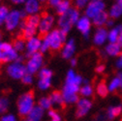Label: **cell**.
Listing matches in <instances>:
<instances>
[{"instance_id": "6da1fadb", "label": "cell", "mask_w": 122, "mask_h": 121, "mask_svg": "<svg viewBox=\"0 0 122 121\" xmlns=\"http://www.w3.org/2000/svg\"><path fill=\"white\" fill-rule=\"evenodd\" d=\"M82 81V78L79 75H76L73 70L68 72L65 84L62 89L65 104H76L79 101V93Z\"/></svg>"}, {"instance_id": "7a4b0ae2", "label": "cell", "mask_w": 122, "mask_h": 121, "mask_svg": "<svg viewBox=\"0 0 122 121\" xmlns=\"http://www.w3.org/2000/svg\"><path fill=\"white\" fill-rule=\"evenodd\" d=\"M40 20H41V16L39 14L26 16L20 24L21 38L26 41L30 38L34 37L36 35Z\"/></svg>"}, {"instance_id": "3957f363", "label": "cell", "mask_w": 122, "mask_h": 121, "mask_svg": "<svg viewBox=\"0 0 122 121\" xmlns=\"http://www.w3.org/2000/svg\"><path fill=\"white\" fill-rule=\"evenodd\" d=\"M67 32L62 29H54L51 31L46 38L49 42V48L52 51H58L63 49V45L66 41Z\"/></svg>"}, {"instance_id": "277c9868", "label": "cell", "mask_w": 122, "mask_h": 121, "mask_svg": "<svg viewBox=\"0 0 122 121\" xmlns=\"http://www.w3.org/2000/svg\"><path fill=\"white\" fill-rule=\"evenodd\" d=\"M18 111L20 116H27L34 107H35V99L32 91H28L20 95L17 102Z\"/></svg>"}, {"instance_id": "5b68a950", "label": "cell", "mask_w": 122, "mask_h": 121, "mask_svg": "<svg viewBox=\"0 0 122 121\" xmlns=\"http://www.w3.org/2000/svg\"><path fill=\"white\" fill-rule=\"evenodd\" d=\"M80 13L77 8H70L65 14L62 16H59L58 19V24L60 26V29L64 30L65 32L68 33V31L71 29V27L77 23L79 20Z\"/></svg>"}, {"instance_id": "8992f818", "label": "cell", "mask_w": 122, "mask_h": 121, "mask_svg": "<svg viewBox=\"0 0 122 121\" xmlns=\"http://www.w3.org/2000/svg\"><path fill=\"white\" fill-rule=\"evenodd\" d=\"M25 12H20L19 10H13L9 11L8 16L6 18V20L4 22L6 29L9 31H13V30L17 29L22 22V19L25 18Z\"/></svg>"}, {"instance_id": "52a82bcc", "label": "cell", "mask_w": 122, "mask_h": 121, "mask_svg": "<svg viewBox=\"0 0 122 121\" xmlns=\"http://www.w3.org/2000/svg\"><path fill=\"white\" fill-rule=\"evenodd\" d=\"M0 50H1L2 59L1 62L11 63L17 61L20 58L19 52L13 48V45L7 42H0Z\"/></svg>"}, {"instance_id": "ba28073f", "label": "cell", "mask_w": 122, "mask_h": 121, "mask_svg": "<svg viewBox=\"0 0 122 121\" xmlns=\"http://www.w3.org/2000/svg\"><path fill=\"white\" fill-rule=\"evenodd\" d=\"M43 61H44V58H43V53L41 51H38V52H35L31 55H29V58L25 64L27 73L34 75L37 72H39L42 68Z\"/></svg>"}, {"instance_id": "9c48e42d", "label": "cell", "mask_w": 122, "mask_h": 121, "mask_svg": "<svg viewBox=\"0 0 122 121\" xmlns=\"http://www.w3.org/2000/svg\"><path fill=\"white\" fill-rule=\"evenodd\" d=\"M26 73V66L22 63V61L11 62L7 67L8 76L14 80H21V78Z\"/></svg>"}, {"instance_id": "30bf717a", "label": "cell", "mask_w": 122, "mask_h": 121, "mask_svg": "<svg viewBox=\"0 0 122 121\" xmlns=\"http://www.w3.org/2000/svg\"><path fill=\"white\" fill-rule=\"evenodd\" d=\"M54 22V18L51 16V15L46 13L43 14L41 16V20L38 26V31H39V37L40 38H45L50 32L51 29L53 25Z\"/></svg>"}, {"instance_id": "8fae6325", "label": "cell", "mask_w": 122, "mask_h": 121, "mask_svg": "<svg viewBox=\"0 0 122 121\" xmlns=\"http://www.w3.org/2000/svg\"><path fill=\"white\" fill-rule=\"evenodd\" d=\"M105 9V3L103 0H91L86 7L85 15L87 18L93 19L97 14L101 13Z\"/></svg>"}, {"instance_id": "7c38bea8", "label": "cell", "mask_w": 122, "mask_h": 121, "mask_svg": "<svg viewBox=\"0 0 122 121\" xmlns=\"http://www.w3.org/2000/svg\"><path fill=\"white\" fill-rule=\"evenodd\" d=\"M92 108V102L87 98H82V99H79V101L77 102V111H76V115L77 117L81 118L85 116L89 111Z\"/></svg>"}, {"instance_id": "4fadbf2b", "label": "cell", "mask_w": 122, "mask_h": 121, "mask_svg": "<svg viewBox=\"0 0 122 121\" xmlns=\"http://www.w3.org/2000/svg\"><path fill=\"white\" fill-rule=\"evenodd\" d=\"M41 46H42V38H40L39 36H34L32 38H30L28 40H26V54L29 56L35 52L40 51L41 50Z\"/></svg>"}, {"instance_id": "5bb4252c", "label": "cell", "mask_w": 122, "mask_h": 121, "mask_svg": "<svg viewBox=\"0 0 122 121\" xmlns=\"http://www.w3.org/2000/svg\"><path fill=\"white\" fill-rule=\"evenodd\" d=\"M41 10V2L39 0H27L24 3V12L27 16L36 15Z\"/></svg>"}, {"instance_id": "9a60e30c", "label": "cell", "mask_w": 122, "mask_h": 121, "mask_svg": "<svg viewBox=\"0 0 122 121\" xmlns=\"http://www.w3.org/2000/svg\"><path fill=\"white\" fill-rule=\"evenodd\" d=\"M44 112H45V111L41 107L35 106V107L30 111V112L27 114L26 120L27 121H40L44 116Z\"/></svg>"}, {"instance_id": "2e32d148", "label": "cell", "mask_w": 122, "mask_h": 121, "mask_svg": "<svg viewBox=\"0 0 122 121\" xmlns=\"http://www.w3.org/2000/svg\"><path fill=\"white\" fill-rule=\"evenodd\" d=\"M75 49H76V45H75V41L73 39L69 40L66 44L65 46L63 47L62 49V52H61V55L64 59H70L74 52H75Z\"/></svg>"}, {"instance_id": "e0dca14e", "label": "cell", "mask_w": 122, "mask_h": 121, "mask_svg": "<svg viewBox=\"0 0 122 121\" xmlns=\"http://www.w3.org/2000/svg\"><path fill=\"white\" fill-rule=\"evenodd\" d=\"M110 19V15L109 13H107L105 10L102 11L101 13L97 14L96 16L92 19L93 20V24L97 27H103L105 24H107V22H108Z\"/></svg>"}, {"instance_id": "ac0fdd59", "label": "cell", "mask_w": 122, "mask_h": 121, "mask_svg": "<svg viewBox=\"0 0 122 121\" xmlns=\"http://www.w3.org/2000/svg\"><path fill=\"white\" fill-rule=\"evenodd\" d=\"M51 100V104L52 107H56V108H63L65 106V101L62 95V92L60 91H53L51 96H50Z\"/></svg>"}, {"instance_id": "d6986e66", "label": "cell", "mask_w": 122, "mask_h": 121, "mask_svg": "<svg viewBox=\"0 0 122 121\" xmlns=\"http://www.w3.org/2000/svg\"><path fill=\"white\" fill-rule=\"evenodd\" d=\"M90 20H89V18H87L86 16L85 17H82L81 18L78 22H77V26H78V29L85 36L87 37L88 36V32H89V29H90Z\"/></svg>"}, {"instance_id": "ffe728a7", "label": "cell", "mask_w": 122, "mask_h": 121, "mask_svg": "<svg viewBox=\"0 0 122 121\" xmlns=\"http://www.w3.org/2000/svg\"><path fill=\"white\" fill-rule=\"evenodd\" d=\"M122 113V106L121 105H115V106H112L108 109V111H106V115H107V119L108 120H112L115 117L119 116Z\"/></svg>"}, {"instance_id": "44dd1931", "label": "cell", "mask_w": 122, "mask_h": 121, "mask_svg": "<svg viewBox=\"0 0 122 121\" xmlns=\"http://www.w3.org/2000/svg\"><path fill=\"white\" fill-rule=\"evenodd\" d=\"M108 38V32H107V29L104 27H99L97 29V31L94 35V43L98 46L104 44L105 41Z\"/></svg>"}, {"instance_id": "7402d4cb", "label": "cell", "mask_w": 122, "mask_h": 121, "mask_svg": "<svg viewBox=\"0 0 122 121\" xmlns=\"http://www.w3.org/2000/svg\"><path fill=\"white\" fill-rule=\"evenodd\" d=\"M106 51L111 56H117L121 54V46L118 43H110L106 48Z\"/></svg>"}, {"instance_id": "603a6c76", "label": "cell", "mask_w": 122, "mask_h": 121, "mask_svg": "<svg viewBox=\"0 0 122 121\" xmlns=\"http://www.w3.org/2000/svg\"><path fill=\"white\" fill-rule=\"evenodd\" d=\"M70 8H72V0H62L56 7V13L58 16H62Z\"/></svg>"}, {"instance_id": "cb8c5ba5", "label": "cell", "mask_w": 122, "mask_h": 121, "mask_svg": "<svg viewBox=\"0 0 122 121\" xmlns=\"http://www.w3.org/2000/svg\"><path fill=\"white\" fill-rule=\"evenodd\" d=\"M96 90H97V94H98L100 97H102V98L107 97V96H108V94H109V92H110V91H109L108 85H107V83H106L104 81L98 83Z\"/></svg>"}, {"instance_id": "d4e9b609", "label": "cell", "mask_w": 122, "mask_h": 121, "mask_svg": "<svg viewBox=\"0 0 122 121\" xmlns=\"http://www.w3.org/2000/svg\"><path fill=\"white\" fill-rule=\"evenodd\" d=\"M38 106H39V107H41L44 111H47V110L50 111V110H51L52 104H51V100L50 96L49 97H42L39 100V102H38Z\"/></svg>"}, {"instance_id": "484cf974", "label": "cell", "mask_w": 122, "mask_h": 121, "mask_svg": "<svg viewBox=\"0 0 122 121\" xmlns=\"http://www.w3.org/2000/svg\"><path fill=\"white\" fill-rule=\"evenodd\" d=\"M13 45V48L16 50L18 52H20V51H23L25 50V47H26V41L24 39H22L21 37L18 38L14 41V43L12 44Z\"/></svg>"}, {"instance_id": "4316f807", "label": "cell", "mask_w": 122, "mask_h": 121, "mask_svg": "<svg viewBox=\"0 0 122 121\" xmlns=\"http://www.w3.org/2000/svg\"><path fill=\"white\" fill-rule=\"evenodd\" d=\"M109 15H110V18L112 19V20L119 18L121 15H122V7L120 5H118V4H114L111 8Z\"/></svg>"}, {"instance_id": "83f0119b", "label": "cell", "mask_w": 122, "mask_h": 121, "mask_svg": "<svg viewBox=\"0 0 122 121\" xmlns=\"http://www.w3.org/2000/svg\"><path fill=\"white\" fill-rule=\"evenodd\" d=\"M80 94L83 97V98H88L90 96L93 95V87L90 84H84L83 86L81 87L80 89Z\"/></svg>"}, {"instance_id": "f1b7e54d", "label": "cell", "mask_w": 122, "mask_h": 121, "mask_svg": "<svg viewBox=\"0 0 122 121\" xmlns=\"http://www.w3.org/2000/svg\"><path fill=\"white\" fill-rule=\"evenodd\" d=\"M10 106V101L7 97H0V114L7 112Z\"/></svg>"}, {"instance_id": "f546056e", "label": "cell", "mask_w": 122, "mask_h": 121, "mask_svg": "<svg viewBox=\"0 0 122 121\" xmlns=\"http://www.w3.org/2000/svg\"><path fill=\"white\" fill-rule=\"evenodd\" d=\"M51 85V79H39L38 87L41 90H47Z\"/></svg>"}, {"instance_id": "4dcf8cb0", "label": "cell", "mask_w": 122, "mask_h": 121, "mask_svg": "<svg viewBox=\"0 0 122 121\" xmlns=\"http://www.w3.org/2000/svg\"><path fill=\"white\" fill-rule=\"evenodd\" d=\"M108 87H109V91H111V92H115L118 88H120V81H119L118 77L113 78L111 81V82L109 83Z\"/></svg>"}, {"instance_id": "1f68e13d", "label": "cell", "mask_w": 122, "mask_h": 121, "mask_svg": "<svg viewBox=\"0 0 122 121\" xmlns=\"http://www.w3.org/2000/svg\"><path fill=\"white\" fill-rule=\"evenodd\" d=\"M39 79H51L52 72L48 68H41V70L38 72Z\"/></svg>"}, {"instance_id": "d6a6232c", "label": "cell", "mask_w": 122, "mask_h": 121, "mask_svg": "<svg viewBox=\"0 0 122 121\" xmlns=\"http://www.w3.org/2000/svg\"><path fill=\"white\" fill-rule=\"evenodd\" d=\"M118 34H119V28L118 27L111 30V32L108 34V38H109L110 43H117Z\"/></svg>"}, {"instance_id": "836d02e7", "label": "cell", "mask_w": 122, "mask_h": 121, "mask_svg": "<svg viewBox=\"0 0 122 121\" xmlns=\"http://www.w3.org/2000/svg\"><path fill=\"white\" fill-rule=\"evenodd\" d=\"M8 13H9V10L7 7L0 5V25H2L5 22L6 18L8 16Z\"/></svg>"}, {"instance_id": "e575fe53", "label": "cell", "mask_w": 122, "mask_h": 121, "mask_svg": "<svg viewBox=\"0 0 122 121\" xmlns=\"http://www.w3.org/2000/svg\"><path fill=\"white\" fill-rule=\"evenodd\" d=\"M49 116L51 118V121H62L60 114L55 110H50L49 111Z\"/></svg>"}, {"instance_id": "d590c367", "label": "cell", "mask_w": 122, "mask_h": 121, "mask_svg": "<svg viewBox=\"0 0 122 121\" xmlns=\"http://www.w3.org/2000/svg\"><path fill=\"white\" fill-rule=\"evenodd\" d=\"M21 81L23 84H26V85H30L32 82H33V75L29 74V73H26L23 77L21 78Z\"/></svg>"}, {"instance_id": "8d00e7d4", "label": "cell", "mask_w": 122, "mask_h": 121, "mask_svg": "<svg viewBox=\"0 0 122 121\" xmlns=\"http://www.w3.org/2000/svg\"><path fill=\"white\" fill-rule=\"evenodd\" d=\"M0 121H18V119L14 114L4 113V114H2L1 118H0Z\"/></svg>"}, {"instance_id": "74e56055", "label": "cell", "mask_w": 122, "mask_h": 121, "mask_svg": "<svg viewBox=\"0 0 122 121\" xmlns=\"http://www.w3.org/2000/svg\"><path fill=\"white\" fill-rule=\"evenodd\" d=\"M87 2H88V0H76V6H77V9L83 8L86 5Z\"/></svg>"}, {"instance_id": "f35d334b", "label": "cell", "mask_w": 122, "mask_h": 121, "mask_svg": "<svg viewBox=\"0 0 122 121\" xmlns=\"http://www.w3.org/2000/svg\"><path fill=\"white\" fill-rule=\"evenodd\" d=\"M61 1H62V0H48V3H49L50 6L56 8V7L59 5V3H60Z\"/></svg>"}, {"instance_id": "ab89813d", "label": "cell", "mask_w": 122, "mask_h": 121, "mask_svg": "<svg viewBox=\"0 0 122 121\" xmlns=\"http://www.w3.org/2000/svg\"><path fill=\"white\" fill-rule=\"evenodd\" d=\"M118 28H119V34H118L117 43L122 47V26H118Z\"/></svg>"}, {"instance_id": "60d3db41", "label": "cell", "mask_w": 122, "mask_h": 121, "mask_svg": "<svg viewBox=\"0 0 122 121\" xmlns=\"http://www.w3.org/2000/svg\"><path fill=\"white\" fill-rule=\"evenodd\" d=\"M105 65L104 64H100V65H98L97 67H96V72L97 73H99V74H101V73H103L104 71H105Z\"/></svg>"}, {"instance_id": "b9f144b4", "label": "cell", "mask_w": 122, "mask_h": 121, "mask_svg": "<svg viewBox=\"0 0 122 121\" xmlns=\"http://www.w3.org/2000/svg\"><path fill=\"white\" fill-rule=\"evenodd\" d=\"M27 1V0H11V2L14 4H23Z\"/></svg>"}, {"instance_id": "7bdbcfd3", "label": "cell", "mask_w": 122, "mask_h": 121, "mask_svg": "<svg viewBox=\"0 0 122 121\" xmlns=\"http://www.w3.org/2000/svg\"><path fill=\"white\" fill-rule=\"evenodd\" d=\"M117 67L118 68H122V53L120 54V57H119V59H118V61H117Z\"/></svg>"}, {"instance_id": "ee69618b", "label": "cell", "mask_w": 122, "mask_h": 121, "mask_svg": "<svg viewBox=\"0 0 122 121\" xmlns=\"http://www.w3.org/2000/svg\"><path fill=\"white\" fill-rule=\"evenodd\" d=\"M117 77H118L119 81H120V88H122V74H119Z\"/></svg>"}, {"instance_id": "f6af8a7d", "label": "cell", "mask_w": 122, "mask_h": 121, "mask_svg": "<svg viewBox=\"0 0 122 121\" xmlns=\"http://www.w3.org/2000/svg\"><path fill=\"white\" fill-rule=\"evenodd\" d=\"M71 65H72V66H76V65H77V59L73 58V59L71 60Z\"/></svg>"}, {"instance_id": "bcb514c9", "label": "cell", "mask_w": 122, "mask_h": 121, "mask_svg": "<svg viewBox=\"0 0 122 121\" xmlns=\"http://www.w3.org/2000/svg\"><path fill=\"white\" fill-rule=\"evenodd\" d=\"M117 4L122 7V0H117Z\"/></svg>"}, {"instance_id": "7dc6e473", "label": "cell", "mask_w": 122, "mask_h": 121, "mask_svg": "<svg viewBox=\"0 0 122 121\" xmlns=\"http://www.w3.org/2000/svg\"><path fill=\"white\" fill-rule=\"evenodd\" d=\"M40 2H48V0H39Z\"/></svg>"}, {"instance_id": "c3c4849f", "label": "cell", "mask_w": 122, "mask_h": 121, "mask_svg": "<svg viewBox=\"0 0 122 121\" xmlns=\"http://www.w3.org/2000/svg\"><path fill=\"white\" fill-rule=\"evenodd\" d=\"M1 59H2V55H1V50H0V62H1Z\"/></svg>"}, {"instance_id": "681fc988", "label": "cell", "mask_w": 122, "mask_h": 121, "mask_svg": "<svg viewBox=\"0 0 122 121\" xmlns=\"http://www.w3.org/2000/svg\"><path fill=\"white\" fill-rule=\"evenodd\" d=\"M0 42H1V33H0Z\"/></svg>"}, {"instance_id": "f907efd6", "label": "cell", "mask_w": 122, "mask_h": 121, "mask_svg": "<svg viewBox=\"0 0 122 121\" xmlns=\"http://www.w3.org/2000/svg\"><path fill=\"white\" fill-rule=\"evenodd\" d=\"M23 121H27V120H26V119H25V120H23Z\"/></svg>"}]
</instances>
